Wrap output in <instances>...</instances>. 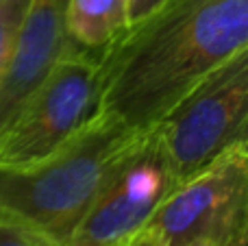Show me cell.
<instances>
[{
    "mask_svg": "<svg viewBox=\"0 0 248 246\" xmlns=\"http://www.w3.org/2000/svg\"><path fill=\"white\" fill-rule=\"evenodd\" d=\"M248 48V0H161L100 50L96 113L153 129L207 72Z\"/></svg>",
    "mask_w": 248,
    "mask_h": 246,
    "instance_id": "obj_1",
    "label": "cell"
},
{
    "mask_svg": "<svg viewBox=\"0 0 248 246\" xmlns=\"http://www.w3.org/2000/svg\"><path fill=\"white\" fill-rule=\"evenodd\" d=\"M137 133L96 113L57 151L24 164H0V212L63 246Z\"/></svg>",
    "mask_w": 248,
    "mask_h": 246,
    "instance_id": "obj_2",
    "label": "cell"
},
{
    "mask_svg": "<svg viewBox=\"0 0 248 246\" xmlns=\"http://www.w3.org/2000/svg\"><path fill=\"white\" fill-rule=\"evenodd\" d=\"M248 48L207 72L155 124L174 187L248 142Z\"/></svg>",
    "mask_w": 248,
    "mask_h": 246,
    "instance_id": "obj_3",
    "label": "cell"
},
{
    "mask_svg": "<svg viewBox=\"0 0 248 246\" xmlns=\"http://www.w3.org/2000/svg\"><path fill=\"white\" fill-rule=\"evenodd\" d=\"M100 52L68 42L37 90L0 131V164H24L57 151L98 107Z\"/></svg>",
    "mask_w": 248,
    "mask_h": 246,
    "instance_id": "obj_4",
    "label": "cell"
},
{
    "mask_svg": "<svg viewBox=\"0 0 248 246\" xmlns=\"http://www.w3.org/2000/svg\"><path fill=\"white\" fill-rule=\"evenodd\" d=\"M248 142L172 187L146 222L163 246H224L248 225Z\"/></svg>",
    "mask_w": 248,
    "mask_h": 246,
    "instance_id": "obj_5",
    "label": "cell"
},
{
    "mask_svg": "<svg viewBox=\"0 0 248 246\" xmlns=\"http://www.w3.org/2000/svg\"><path fill=\"white\" fill-rule=\"evenodd\" d=\"M174 187L157 131L133 138L109 168L98 194L63 246H116L146 227Z\"/></svg>",
    "mask_w": 248,
    "mask_h": 246,
    "instance_id": "obj_6",
    "label": "cell"
},
{
    "mask_svg": "<svg viewBox=\"0 0 248 246\" xmlns=\"http://www.w3.org/2000/svg\"><path fill=\"white\" fill-rule=\"evenodd\" d=\"M68 42L65 0H31L9 61L0 74V131L46 78Z\"/></svg>",
    "mask_w": 248,
    "mask_h": 246,
    "instance_id": "obj_7",
    "label": "cell"
},
{
    "mask_svg": "<svg viewBox=\"0 0 248 246\" xmlns=\"http://www.w3.org/2000/svg\"><path fill=\"white\" fill-rule=\"evenodd\" d=\"M128 0H65V33L74 46L100 52L126 26Z\"/></svg>",
    "mask_w": 248,
    "mask_h": 246,
    "instance_id": "obj_8",
    "label": "cell"
},
{
    "mask_svg": "<svg viewBox=\"0 0 248 246\" xmlns=\"http://www.w3.org/2000/svg\"><path fill=\"white\" fill-rule=\"evenodd\" d=\"M31 0H0V74L9 61Z\"/></svg>",
    "mask_w": 248,
    "mask_h": 246,
    "instance_id": "obj_9",
    "label": "cell"
},
{
    "mask_svg": "<svg viewBox=\"0 0 248 246\" xmlns=\"http://www.w3.org/2000/svg\"><path fill=\"white\" fill-rule=\"evenodd\" d=\"M0 246H59L26 222L0 212Z\"/></svg>",
    "mask_w": 248,
    "mask_h": 246,
    "instance_id": "obj_10",
    "label": "cell"
},
{
    "mask_svg": "<svg viewBox=\"0 0 248 246\" xmlns=\"http://www.w3.org/2000/svg\"><path fill=\"white\" fill-rule=\"evenodd\" d=\"M124 246H163V244H161V238L157 235V231L146 225V227H141L140 231H135V233L124 242Z\"/></svg>",
    "mask_w": 248,
    "mask_h": 246,
    "instance_id": "obj_11",
    "label": "cell"
},
{
    "mask_svg": "<svg viewBox=\"0 0 248 246\" xmlns=\"http://www.w3.org/2000/svg\"><path fill=\"white\" fill-rule=\"evenodd\" d=\"M161 0H128L126 2V24H133L140 17H144L150 9H155Z\"/></svg>",
    "mask_w": 248,
    "mask_h": 246,
    "instance_id": "obj_12",
    "label": "cell"
},
{
    "mask_svg": "<svg viewBox=\"0 0 248 246\" xmlns=\"http://www.w3.org/2000/svg\"><path fill=\"white\" fill-rule=\"evenodd\" d=\"M224 246H248V225L242 227L240 231H235V233H233V238L229 240Z\"/></svg>",
    "mask_w": 248,
    "mask_h": 246,
    "instance_id": "obj_13",
    "label": "cell"
},
{
    "mask_svg": "<svg viewBox=\"0 0 248 246\" xmlns=\"http://www.w3.org/2000/svg\"><path fill=\"white\" fill-rule=\"evenodd\" d=\"M116 246H124V244H116Z\"/></svg>",
    "mask_w": 248,
    "mask_h": 246,
    "instance_id": "obj_14",
    "label": "cell"
}]
</instances>
